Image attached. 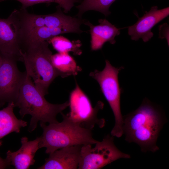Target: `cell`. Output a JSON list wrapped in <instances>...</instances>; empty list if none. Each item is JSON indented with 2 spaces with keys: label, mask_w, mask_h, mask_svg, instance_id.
Here are the masks:
<instances>
[{
  "label": "cell",
  "mask_w": 169,
  "mask_h": 169,
  "mask_svg": "<svg viewBox=\"0 0 169 169\" xmlns=\"http://www.w3.org/2000/svg\"><path fill=\"white\" fill-rule=\"evenodd\" d=\"M165 120L160 109L146 98L137 109L123 117L125 140L136 143L142 152H156L159 150L157 141Z\"/></svg>",
  "instance_id": "6da1fadb"
},
{
  "label": "cell",
  "mask_w": 169,
  "mask_h": 169,
  "mask_svg": "<svg viewBox=\"0 0 169 169\" xmlns=\"http://www.w3.org/2000/svg\"><path fill=\"white\" fill-rule=\"evenodd\" d=\"M44 96L38 91L26 72V77L14 103L15 107L19 108V113L22 118L27 115H31L28 129L30 132L35 129L39 121L49 124L58 122L57 115L69 106V101L61 104H51L46 100Z\"/></svg>",
  "instance_id": "7a4b0ae2"
},
{
  "label": "cell",
  "mask_w": 169,
  "mask_h": 169,
  "mask_svg": "<svg viewBox=\"0 0 169 169\" xmlns=\"http://www.w3.org/2000/svg\"><path fill=\"white\" fill-rule=\"evenodd\" d=\"M63 120L49 124L40 123L43 130L39 148L45 147V153L50 154L60 149L72 146L95 144L98 141L93 137L92 130L71 120L62 112Z\"/></svg>",
  "instance_id": "3957f363"
},
{
  "label": "cell",
  "mask_w": 169,
  "mask_h": 169,
  "mask_svg": "<svg viewBox=\"0 0 169 169\" xmlns=\"http://www.w3.org/2000/svg\"><path fill=\"white\" fill-rule=\"evenodd\" d=\"M49 44L47 41L26 43L22 54L26 71L38 91L44 96L48 94L51 84L59 76L52 64V53Z\"/></svg>",
  "instance_id": "277c9868"
},
{
  "label": "cell",
  "mask_w": 169,
  "mask_h": 169,
  "mask_svg": "<svg viewBox=\"0 0 169 169\" xmlns=\"http://www.w3.org/2000/svg\"><path fill=\"white\" fill-rule=\"evenodd\" d=\"M101 71L95 70L90 74V76L99 83L101 90L108 102L113 113L115 124L110 135L118 138L123 134L122 126L123 116L120 109L121 90L119 86L118 75L122 67L115 68L107 60Z\"/></svg>",
  "instance_id": "5b68a950"
},
{
  "label": "cell",
  "mask_w": 169,
  "mask_h": 169,
  "mask_svg": "<svg viewBox=\"0 0 169 169\" xmlns=\"http://www.w3.org/2000/svg\"><path fill=\"white\" fill-rule=\"evenodd\" d=\"M95 144L94 147L91 144L82 146L78 169H100L119 159L131 157L116 147L114 136L111 135H106Z\"/></svg>",
  "instance_id": "8992f818"
},
{
  "label": "cell",
  "mask_w": 169,
  "mask_h": 169,
  "mask_svg": "<svg viewBox=\"0 0 169 169\" xmlns=\"http://www.w3.org/2000/svg\"><path fill=\"white\" fill-rule=\"evenodd\" d=\"M69 103L70 111L66 115L75 123L91 130L95 125L100 128L105 126V120L97 117L99 111L103 108V103L98 101L93 107L89 99L77 82L70 94Z\"/></svg>",
  "instance_id": "52a82bcc"
},
{
  "label": "cell",
  "mask_w": 169,
  "mask_h": 169,
  "mask_svg": "<svg viewBox=\"0 0 169 169\" xmlns=\"http://www.w3.org/2000/svg\"><path fill=\"white\" fill-rule=\"evenodd\" d=\"M2 62L0 67V106L12 102L18 97L21 87L26 76V71L18 69V59L13 56L1 54Z\"/></svg>",
  "instance_id": "ba28073f"
},
{
  "label": "cell",
  "mask_w": 169,
  "mask_h": 169,
  "mask_svg": "<svg viewBox=\"0 0 169 169\" xmlns=\"http://www.w3.org/2000/svg\"><path fill=\"white\" fill-rule=\"evenodd\" d=\"M23 46L22 37L12 14L6 19L0 18V53L22 61Z\"/></svg>",
  "instance_id": "9c48e42d"
},
{
  "label": "cell",
  "mask_w": 169,
  "mask_h": 169,
  "mask_svg": "<svg viewBox=\"0 0 169 169\" xmlns=\"http://www.w3.org/2000/svg\"><path fill=\"white\" fill-rule=\"evenodd\" d=\"M169 14V7L159 9L157 6L152 7L135 24L128 27V34L132 40L137 41L141 38L147 42L153 36L151 31L152 28Z\"/></svg>",
  "instance_id": "30bf717a"
},
{
  "label": "cell",
  "mask_w": 169,
  "mask_h": 169,
  "mask_svg": "<svg viewBox=\"0 0 169 169\" xmlns=\"http://www.w3.org/2000/svg\"><path fill=\"white\" fill-rule=\"evenodd\" d=\"M77 145L60 149L49 154L38 169H78L81 147Z\"/></svg>",
  "instance_id": "8fae6325"
},
{
  "label": "cell",
  "mask_w": 169,
  "mask_h": 169,
  "mask_svg": "<svg viewBox=\"0 0 169 169\" xmlns=\"http://www.w3.org/2000/svg\"><path fill=\"white\" fill-rule=\"evenodd\" d=\"M40 136L33 141H29L26 136L21 138V146L17 151L10 150L6 153L5 158L9 164L15 169H28L34 164V157L39 149Z\"/></svg>",
  "instance_id": "7c38bea8"
},
{
  "label": "cell",
  "mask_w": 169,
  "mask_h": 169,
  "mask_svg": "<svg viewBox=\"0 0 169 169\" xmlns=\"http://www.w3.org/2000/svg\"><path fill=\"white\" fill-rule=\"evenodd\" d=\"M98 22L99 24L97 25H93L87 20L84 23L90 28L91 48L93 51L101 49L106 42L114 44L115 43V37L120 33V29L105 19H100Z\"/></svg>",
  "instance_id": "4fadbf2b"
},
{
  "label": "cell",
  "mask_w": 169,
  "mask_h": 169,
  "mask_svg": "<svg viewBox=\"0 0 169 169\" xmlns=\"http://www.w3.org/2000/svg\"><path fill=\"white\" fill-rule=\"evenodd\" d=\"M14 107V103L12 102L0 110V147L2 144L1 139L3 137L13 132L19 133L20 129L27 125V122L19 119L16 116L13 112Z\"/></svg>",
  "instance_id": "5bb4252c"
},
{
  "label": "cell",
  "mask_w": 169,
  "mask_h": 169,
  "mask_svg": "<svg viewBox=\"0 0 169 169\" xmlns=\"http://www.w3.org/2000/svg\"><path fill=\"white\" fill-rule=\"evenodd\" d=\"M51 60L54 68L62 78L77 75L82 70L69 53H58L52 54Z\"/></svg>",
  "instance_id": "9a60e30c"
},
{
  "label": "cell",
  "mask_w": 169,
  "mask_h": 169,
  "mask_svg": "<svg viewBox=\"0 0 169 169\" xmlns=\"http://www.w3.org/2000/svg\"><path fill=\"white\" fill-rule=\"evenodd\" d=\"M68 33H75L73 30L69 28L61 27H42L27 34L24 38V44L33 42L48 41L55 36Z\"/></svg>",
  "instance_id": "2e32d148"
},
{
  "label": "cell",
  "mask_w": 169,
  "mask_h": 169,
  "mask_svg": "<svg viewBox=\"0 0 169 169\" xmlns=\"http://www.w3.org/2000/svg\"><path fill=\"white\" fill-rule=\"evenodd\" d=\"M116 0H83L76 7L78 10L76 17L81 18L83 14L89 10H95L103 14L106 16L110 14L109 9Z\"/></svg>",
  "instance_id": "e0dca14e"
},
{
  "label": "cell",
  "mask_w": 169,
  "mask_h": 169,
  "mask_svg": "<svg viewBox=\"0 0 169 169\" xmlns=\"http://www.w3.org/2000/svg\"><path fill=\"white\" fill-rule=\"evenodd\" d=\"M54 48L59 53L73 52L74 55H79L82 53L80 49L81 46L79 40L71 41L68 38L61 36H55L48 41Z\"/></svg>",
  "instance_id": "ac0fdd59"
},
{
  "label": "cell",
  "mask_w": 169,
  "mask_h": 169,
  "mask_svg": "<svg viewBox=\"0 0 169 169\" xmlns=\"http://www.w3.org/2000/svg\"><path fill=\"white\" fill-rule=\"evenodd\" d=\"M7 0H0V2ZM20 2L22 4L21 8L26 9L29 7L42 3H57L64 10V12L68 13L74 6L76 3L81 2V0H14Z\"/></svg>",
  "instance_id": "d6986e66"
},
{
  "label": "cell",
  "mask_w": 169,
  "mask_h": 169,
  "mask_svg": "<svg viewBox=\"0 0 169 169\" xmlns=\"http://www.w3.org/2000/svg\"><path fill=\"white\" fill-rule=\"evenodd\" d=\"M6 158L3 159L0 156V169H6L10 167Z\"/></svg>",
  "instance_id": "ffe728a7"
},
{
  "label": "cell",
  "mask_w": 169,
  "mask_h": 169,
  "mask_svg": "<svg viewBox=\"0 0 169 169\" xmlns=\"http://www.w3.org/2000/svg\"><path fill=\"white\" fill-rule=\"evenodd\" d=\"M2 62V58L1 54L0 53V67L1 64Z\"/></svg>",
  "instance_id": "44dd1931"
},
{
  "label": "cell",
  "mask_w": 169,
  "mask_h": 169,
  "mask_svg": "<svg viewBox=\"0 0 169 169\" xmlns=\"http://www.w3.org/2000/svg\"></svg>",
  "instance_id": "7402d4cb"
}]
</instances>
